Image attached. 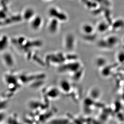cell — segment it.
I'll return each instance as SVG.
<instances>
[{
    "mask_svg": "<svg viewBox=\"0 0 124 124\" xmlns=\"http://www.w3.org/2000/svg\"><path fill=\"white\" fill-rule=\"evenodd\" d=\"M34 11H33V9L31 8L30 7L27 8L24 10L23 13V16L24 18L27 20H30L34 17Z\"/></svg>",
    "mask_w": 124,
    "mask_h": 124,
    "instance_id": "obj_1",
    "label": "cell"
},
{
    "mask_svg": "<svg viewBox=\"0 0 124 124\" xmlns=\"http://www.w3.org/2000/svg\"><path fill=\"white\" fill-rule=\"evenodd\" d=\"M34 17H33V19H34L36 22H38V23L39 21L41 19L39 17H36V18H34ZM40 24L41 23H36V26H35L34 29L35 30H37V29H38L39 28V27H40Z\"/></svg>",
    "mask_w": 124,
    "mask_h": 124,
    "instance_id": "obj_2",
    "label": "cell"
},
{
    "mask_svg": "<svg viewBox=\"0 0 124 124\" xmlns=\"http://www.w3.org/2000/svg\"><path fill=\"white\" fill-rule=\"evenodd\" d=\"M45 0V1H49V0Z\"/></svg>",
    "mask_w": 124,
    "mask_h": 124,
    "instance_id": "obj_3",
    "label": "cell"
}]
</instances>
